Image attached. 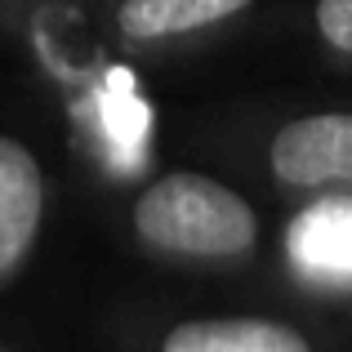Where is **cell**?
Segmentation results:
<instances>
[{"label":"cell","mask_w":352,"mask_h":352,"mask_svg":"<svg viewBox=\"0 0 352 352\" xmlns=\"http://www.w3.org/2000/svg\"><path fill=\"white\" fill-rule=\"evenodd\" d=\"M134 232L152 250L188 258H236L254 250L258 219L245 197L197 170L161 174L134 201Z\"/></svg>","instance_id":"cell-1"},{"label":"cell","mask_w":352,"mask_h":352,"mask_svg":"<svg viewBox=\"0 0 352 352\" xmlns=\"http://www.w3.org/2000/svg\"><path fill=\"white\" fill-rule=\"evenodd\" d=\"M267 161L285 188L352 183V112H317L281 125Z\"/></svg>","instance_id":"cell-2"},{"label":"cell","mask_w":352,"mask_h":352,"mask_svg":"<svg viewBox=\"0 0 352 352\" xmlns=\"http://www.w3.org/2000/svg\"><path fill=\"white\" fill-rule=\"evenodd\" d=\"M45 219V179L32 147L0 134V281L27 258Z\"/></svg>","instance_id":"cell-3"},{"label":"cell","mask_w":352,"mask_h":352,"mask_svg":"<svg viewBox=\"0 0 352 352\" xmlns=\"http://www.w3.org/2000/svg\"><path fill=\"white\" fill-rule=\"evenodd\" d=\"M161 352H312L299 330L263 317H197L165 335Z\"/></svg>","instance_id":"cell-4"},{"label":"cell","mask_w":352,"mask_h":352,"mask_svg":"<svg viewBox=\"0 0 352 352\" xmlns=\"http://www.w3.org/2000/svg\"><path fill=\"white\" fill-rule=\"evenodd\" d=\"M254 0H120L116 27L125 41H170L250 9Z\"/></svg>","instance_id":"cell-5"},{"label":"cell","mask_w":352,"mask_h":352,"mask_svg":"<svg viewBox=\"0 0 352 352\" xmlns=\"http://www.w3.org/2000/svg\"><path fill=\"white\" fill-rule=\"evenodd\" d=\"M290 254L308 272L352 276V201L312 206L290 232Z\"/></svg>","instance_id":"cell-6"},{"label":"cell","mask_w":352,"mask_h":352,"mask_svg":"<svg viewBox=\"0 0 352 352\" xmlns=\"http://www.w3.org/2000/svg\"><path fill=\"white\" fill-rule=\"evenodd\" d=\"M317 32L330 50L352 54V0H317Z\"/></svg>","instance_id":"cell-7"}]
</instances>
